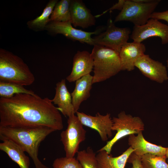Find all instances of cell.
Instances as JSON below:
<instances>
[{"label": "cell", "instance_id": "6da1fadb", "mask_svg": "<svg viewBox=\"0 0 168 168\" xmlns=\"http://www.w3.org/2000/svg\"><path fill=\"white\" fill-rule=\"evenodd\" d=\"M45 126L55 131L63 125L61 115L51 100L37 95L16 94L0 98V126Z\"/></svg>", "mask_w": 168, "mask_h": 168}, {"label": "cell", "instance_id": "7a4b0ae2", "mask_svg": "<svg viewBox=\"0 0 168 168\" xmlns=\"http://www.w3.org/2000/svg\"><path fill=\"white\" fill-rule=\"evenodd\" d=\"M55 131L45 126H0V138L10 139L20 146L31 158L35 168H48L38 158L41 142Z\"/></svg>", "mask_w": 168, "mask_h": 168}, {"label": "cell", "instance_id": "3957f363", "mask_svg": "<svg viewBox=\"0 0 168 168\" xmlns=\"http://www.w3.org/2000/svg\"><path fill=\"white\" fill-rule=\"evenodd\" d=\"M35 80L33 74L21 58L0 49V81L24 86L32 84Z\"/></svg>", "mask_w": 168, "mask_h": 168}, {"label": "cell", "instance_id": "277c9868", "mask_svg": "<svg viewBox=\"0 0 168 168\" xmlns=\"http://www.w3.org/2000/svg\"><path fill=\"white\" fill-rule=\"evenodd\" d=\"M91 54L93 60V84L104 81L122 71L118 52L95 45Z\"/></svg>", "mask_w": 168, "mask_h": 168}, {"label": "cell", "instance_id": "5b68a950", "mask_svg": "<svg viewBox=\"0 0 168 168\" xmlns=\"http://www.w3.org/2000/svg\"><path fill=\"white\" fill-rule=\"evenodd\" d=\"M112 119V130L116 131V133L98 150L105 151L109 154L113 145L118 141L128 135L137 134L144 129V124L140 117L126 114L124 111H121L117 117H114Z\"/></svg>", "mask_w": 168, "mask_h": 168}, {"label": "cell", "instance_id": "8992f818", "mask_svg": "<svg viewBox=\"0 0 168 168\" xmlns=\"http://www.w3.org/2000/svg\"><path fill=\"white\" fill-rule=\"evenodd\" d=\"M160 1L153 0L148 3H141L133 0H125L122 10L114 22L125 21L131 22L135 26L144 25L150 19Z\"/></svg>", "mask_w": 168, "mask_h": 168}, {"label": "cell", "instance_id": "52a82bcc", "mask_svg": "<svg viewBox=\"0 0 168 168\" xmlns=\"http://www.w3.org/2000/svg\"><path fill=\"white\" fill-rule=\"evenodd\" d=\"M66 129L60 134L65 156L72 158L78 152L80 144L86 139V131L75 114L68 117Z\"/></svg>", "mask_w": 168, "mask_h": 168}, {"label": "cell", "instance_id": "ba28073f", "mask_svg": "<svg viewBox=\"0 0 168 168\" xmlns=\"http://www.w3.org/2000/svg\"><path fill=\"white\" fill-rule=\"evenodd\" d=\"M131 33L129 28L118 27L110 19L105 30L93 39L95 45L106 47L119 52L121 47L127 42Z\"/></svg>", "mask_w": 168, "mask_h": 168}, {"label": "cell", "instance_id": "9c48e42d", "mask_svg": "<svg viewBox=\"0 0 168 168\" xmlns=\"http://www.w3.org/2000/svg\"><path fill=\"white\" fill-rule=\"evenodd\" d=\"M103 29V28L102 27L94 32H86L74 28L71 21L59 22L51 21L46 26L45 30L52 34H61L71 40L94 45L95 44L91 35H98Z\"/></svg>", "mask_w": 168, "mask_h": 168}, {"label": "cell", "instance_id": "30bf717a", "mask_svg": "<svg viewBox=\"0 0 168 168\" xmlns=\"http://www.w3.org/2000/svg\"><path fill=\"white\" fill-rule=\"evenodd\" d=\"M160 37L162 44L168 43V25L162 23L159 20L150 19L147 23L141 26H134L130 35L133 41L142 43L149 38Z\"/></svg>", "mask_w": 168, "mask_h": 168}, {"label": "cell", "instance_id": "8fae6325", "mask_svg": "<svg viewBox=\"0 0 168 168\" xmlns=\"http://www.w3.org/2000/svg\"><path fill=\"white\" fill-rule=\"evenodd\" d=\"M76 114L83 125L96 130L102 141H106L112 136L113 121L110 114L102 115L98 112L94 116L78 111Z\"/></svg>", "mask_w": 168, "mask_h": 168}, {"label": "cell", "instance_id": "7c38bea8", "mask_svg": "<svg viewBox=\"0 0 168 168\" xmlns=\"http://www.w3.org/2000/svg\"><path fill=\"white\" fill-rule=\"evenodd\" d=\"M135 66L151 80L162 83L168 80L166 67L161 63L152 59L148 55L144 54L138 58Z\"/></svg>", "mask_w": 168, "mask_h": 168}, {"label": "cell", "instance_id": "4fadbf2b", "mask_svg": "<svg viewBox=\"0 0 168 168\" xmlns=\"http://www.w3.org/2000/svg\"><path fill=\"white\" fill-rule=\"evenodd\" d=\"M93 68V60L91 54L87 51H78L73 57L71 72L66 79L70 82H76L90 74Z\"/></svg>", "mask_w": 168, "mask_h": 168}, {"label": "cell", "instance_id": "5bb4252c", "mask_svg": "<svg viewBox=\"0 0 168 168\" xmlns=\"http://www.w3.org/2000/svg\"><path fill=\"white\" fill-rule=\"evenodd\" d=\"M70 11L71 22L74 27L85 29L95 24L96 17L82 1L71 0Z\"/></svg>", "mask_w": 168, "mask_h": 168}, {"label": "cell", "instance_id": "9a60e30c", "mask_svg": "<svg viewBox=\"0 0 168 168\" xmlns=\"http://www.w3.org/2000/svg\"><path fill=\"white\" fill-rule=\"evenodd\" d=\"M145 50V46L142 43L127 42L123 45L119 52L122 71L133 70L136 61L144 54Z\"/></svg>", "mask_w": 168, "mask_h": 168}, {"label": "cell", "instance_id": "2e32d148", "mask_svg": "<svg viewBox=\"0 0 168 168\" xmlns=\"http://www.w3.org/2000/svg\"><path fill=\"white\" fill-rule=\"evenodd\" d=\"M128 141V145L134 150L133 152L140 157L147 154L159 156L166 155L167 147L156 145L146 140L142 132L136 135H129Z\"/></svg>", "mask_w": 168, "mask_h": 168}, {"label": "cell", "instance_id": "e0dca14e", "mask_svg": "<svg viewBox=\"0 0 168 168\" xmlns=\"http://www.w3.org/2000/svg\"><path fill=\"white\" fill-rule=\"evenodd\" d=\"M55 89V96L51 100L53 104L57 105L58 110L65 116L68 117L75 114L71 93L68 89L65 79H62L57 82Z\"/></svg>", "mask_w": 168, "mask_h": 168}, {"label": "cell", "instance_id": "ac0fdd59", "mask_svg": "<svg viewBox=\"0 0 168 168\" xmlns=\"http://www.w3.org/2000/svg\"><path fill=\"white\" fill-rule=\"evenodd\" d=\"M93 76L85 75L75 82V88L71 93L72 103L76 113L82 103L90 96V91L93 84Z\"/></svg>", "mask_w": 168, "mask_h": 168}, {"label": "cell", "instance_id": "d6986e66", "mask_svg": "<svg viewBox=\"0 0 168 168\" xmlns=\"http://www.w3.org/2000/svg\"><path fill=\"white\" fill-rule=\"evenodd\" d=\"M0 150L5 152L9 157L21 168H29L30 162L25 151L13 141L7 138H0Z\"/></svg>", "mask_w": 168, "mask_h": 168}, {"label": "cell", "instance_id": "ffe728a7", "mask_svg": "<svg viewBox=\"0 0 168 168\" xmlns=\"http://www.w3.org/2000/svg\"><path fill=\"white\" fill-rule=\"evenodd\" d=\"M133 152L130 147L121 155L114 157L105 151H98V168H125L129 157Z\"/></svg>", "mask_w": 168, "mask_h": 168}, {"label": "cell", "instance_id": "44dd1931", "mask_svg": "<svg viewBox=\"0 0 168 168\" xmlns=\"http://www.w3.org/2000/svg\"><path fill=\"white\" fill-rule=\"evenodd\" d=\"M58 1V0H49L40 16L27 22L28 28L35 31L45 30L46 26L51 21L50 16Z\"/></svg>", "mask_w": 168, "mask_h": 168}, {"label": "cell", "instance_id": "7402d4cb", "mask_svg": "<svg viewBox=\"0 0 168 168\" xmlns=\"http://www.w3.org/2000/svg\"><path fill=\"white\" fill-rule=\"evenodd\" d=\"M71 0H61L56 4L50 19L52 21H71L70 4Z\"/></svg>", "mask_w": 168, "mask_h": 168}, {"label": "cell", "instance_id": "603a6c76", "mask_svg": "<svg viewBox=\"0 0 168 168\" xmlns=\"http://www.w3.org/2000/svg\"><path fill=\"white\" fill-rule=\"evenodd\" d=\"M24 86L17 84L0 81V96L1 98H9L21 93L36 94L32 91L27 89Z\"/></svg>", "mask_w": 168, "mask_h": 168}, {"label": "cell", "instance_id": "cb8c5ba5", "mask_svg": "<svg viewBox=\"0 0 168 168\" xmlns=\"http://www.w3.org/2000/svg\"><path fill=\"white\" fill-rule=\"evenodd\" d=\"M77 159L83 168H98L96 154L91 147L86 150L78 151Z\"/></svg>", "mask_w": 168, "mask_h": 168}, {"label": "cell", "instance_id": "d4e9b609", "mask_svg": "<svg viewBox=\"0 0 168 168\" xmlns=\"http://www.w3.org/2000/svg\"><path fill=\"white\" fill-rule=\"evenodd\" d=\"M141 158L144 168H168L166 155L159 156L147 154Z\"/></svg>", "mask_w": 168, "mask_h": 168}, {"label": "cell", "instance_id": "484cf974", "mask_svg": "<svg viewBox=\"0 0 168 168\" xmlns=\"http://www.w3.org/2000/svg\"><path fill=\"white\" fill-rule=\"evenodd\" d=\"M53 168H83L78 161L74 157L66 156L57 158L53 162Z\"/></svg>", "mask_w": 168, "mask_h": 168}, {"label": "cell", "instance_id": "4316f807", "mask_svg": "<svg viewBox=\"0 0 168 168\" xmlns=\"http://www.w3.org/2000/svg\"><path fill=\"white\" fill-rule=\"evenodd\" d=\"M127 162L132 165V168H144L141 161V158L133 152L129 156Z\"/></svg>", "mask_w": 168, "mask_h": 168}, {"label": "cell", "instance_id": "83f0119b", "mask_svg": "<svg viewBox=\"0 0 168 168\" xmlns=\"http://www.w3.org/2000/svg\"><path fill=\"white\" fill-rule=\"evenodd\" d=\"M150 18L163 20L168 24V10L161 12H154L151 15Z\"/></svg>", "mask_w": 168, "mask_h": 168}, {"label": "cell", "instance_id": "f1b7e54d", "mask_svg": "<svg viewBox=\"0 0 168 168\" xmlns=\"http://www.w3.org/2000/svg\"><path fill=\"white\" fill-rule=\"evenodd\" d=\"M125 0H119L118 2L113 5L109 9L105 10L101 14L95 16L96 18L99 17L102 15L106 13L109 11H111L115 9H117L121 11L124 6Z\"/></svg>", "mask_w": 168, "mask_h": 168}, {"label": "cell", "instance_id": "f546056e", "mask_svg": "<svg viewBox=\"0 0 168 168\" xmlns=\"http://www.w3.org/2000/svg\"><path fill=\"white\" fill-rule=\"evenodd\" d=\"M134 1L141 3H146L152 2L153 0H133Z\"/></svg>", "mask_w": 168, "mask_h": 168}, {"label": "cell", "instance_id": "4dcf8cb0", "mask_svg": "<svg viewBox=\"0 0 168 168\" xmlns=\"http://www.w3.org/2000/svg\"><path fill=\"white\" fill-rule=\"evenodd\" d=\"M166 156V157L167 159H168L167 162L168 163V147H167Z\"/></svg>", "mask_w": 168, "mask_h": 168}, {"label": "cell", "instance_id": "1f68e13d", "mask_svg": "<svg viewBox=\"0 0 168 168\" xmlns=\"http://www.w3.org/2000/svg\"><path fill=\"white\" fill-rule=\"evenodd\" d=\"M166 62H167V67L168 68V57L166 61Z\"/></svg>", "mask_w": 168, "mask_h": 168}]
</instances>
